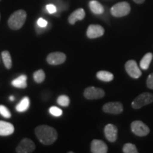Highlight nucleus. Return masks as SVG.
Segmentation results:
<instances>
[{"label": "nucleus", "mask_w": 153, "mask_h": 153, "mask_svg": "<svg viewBox=\"0 0 153 153\" xmlns=\"http://www.w3.org/2000/svg\"><path fill=\"white\" fill-rule=\"evenodd\" d=\"M35 133L37 138L45 145L54 143L57 139V132L54 128L46 125L38 126L36 128Z\"/></svg>", "instance_id": "nucleus-1"}, {"label": "nucleus", "mask_w": 153, "mask_h": 153, "mask_svg": "<svg viewBox=\"0 0 153 153\" xmlns=\"http://www.w3.org/2000/svg\"><path fill=\"white\" fill-rule=\"evenodd\" d=\"M26 17H27V14H26V11L23 9L16 11L9 18V27L14 30L20 29L24 26L26 20Z\"/></svg>", "instance_id": "nucleus-2"}, {"label": "nucleus", "mask_w": 153, "mask_h": 153, "mask_svg": "<svg viewBox=\"0 0 153 153\" xmlns=\"http://www.w3.org/2000/svg\"><path fill=\"white\" fill-rule=\"evenodd\" d=\"M131 6L127 1H120L113 6L111 9L112 16L115 17H123L127 16L131 12Z\"/></svg>", "instance_id": "nucleus-3"}, {"label": "nucleus", "mask_w": 153, "mask_h": 153, "mask_svg": "<svg viewBox=\"0 0 153 153\" xmlns=\"http://www.w3.org/2000/svg\"><path fill=\"white\" fill-rule=\"evenodd\" d=\"M153 102V94L151 93L145 92L137 96L132 102V107L135 109L142 108L143 106L150 104Z\"/></svg>", "instance_id": "nucleus-4"}, {"label": "nucleus", "mask_w": 153, "mask_h": 153, "mask_svg": "<svg viewBox=\"0 0 153 153\" xmlns=\"http://www.w3.org/2000/svg\"><path fill=\"white\" fill-rule=\"evenodd\" d=\"M131 128L132 132L139 137L146 136L150 133V128L148 126L145 125L141 120H134L132 122Z\"/></svg>", "instance_id": "nucleus-5"}, {"label": "nucleus", "mask_w": 153, "mask_h": 153, "mask_svg": "<svg viewBox=\"0 0 153 153\" xmlns=\"http://www.w3.org/2000/svg\"><path fill=\"white\" fill-rule=\"evenodd\" d=\"M36 149V145L31 140L24 138L21 141L16 148L17 153H30L33 152Z\"/></svg>", "instance_id": "nucleus-6"}, {"label": "nucleus", "mask_w": 153, "mask_h": 153, "mask_svg": "<svg viewBox=\"0 0 153 153\" xmlns=\"http://www.w3.org/2000/svg\"><path fill=\"white\" fill-rule=\"evenodd\" d=\"M104 96V91L101 88L89 87L84 91V97L87 99H99L103 98Z\"/></svg>", "instance_id": "nucleus-7"}, {"label": "nucleus", "mask_w": 153, "mask_h": 153, "mask_svg": "<svg viewBox=\"0 0 153 153\" xmlns=\"http://www.w3.org/2000/svg\"><path fill=\"white\" fill-rule=\"evenodd\" d=\"M125 68L129 76L134 79H138L142 75V72L135 60H130L128 61L125 65Z\"/></svg>", "instance_id": "nucleus-8"}, {"label": "nucleus", "mask_w": 153, "mask_h": 153, "mask_svg": "<svg viewBox=\"0 0 153 153\" xmlns=\"http://www.w3.org/2000/svg\"><path fill=\"white\" fill-rule=\"evenodd\" d=\"M47 62L51 65H58L65 62L66 60V55L62 52L51 53L48 55Z\"/></svg>", "instance_id": "nucleus-9"}, {"label": "nucleus", "mask_w": 153, "mask_h": 153, "mask_svg": "<svg viewBox=\"0 0 153 153\" xmlns=\"http://www.w3.org/2000/svg\"><path fill=\"white\" fill-rule=\"evenodd\" d=\"M103 111L106 114L117 115L123 112V107L120 102H108L104 105Z\"/></svg>", "instance_id": "nucleus-10"}, {"label": "nucleus", "mask_w": 153, "mask_h": 153, "mask_svg": "<svg viewBox=\"0 0 153 153\" xmlns=\"http://www.w3.org/2000/svg\"><path fill=\"white\" fill-rule=\"evenodd\" d=\"M104 28L100 25L91 24L87 28V36L90 39L99 38L104 35Z\"/></svg>", "instance_id": "nucleus-11"}, {"label": "nucleus", "mask_w": 153, "mask_h": 153, "mask_svg": "<svg viewBox=\"0 0 153 153\" xmlns=\"http://www.w3.org/2000/svg\"><path fill=\"white\" fill-rule=\"evenodd\" d=\"M106 138L111 143H114L117 140L118 128L114 124H107L104 128Z\"/></svg>", "instance_id": "nucleus-12"}, {"label": "nucleus", "mask_w": 153, "mask_h": 153, "mask_svg": "<svg viewBox=\"0 0 153 153\" xmlns=\"http://www.w3.org/2000/svg\"><path fill=\"white\" fill-rule=\"evenodd\" d=\"M91 151L93 153H106L108 152V147L104 141L94 140L91 144Z\"/></svg>", "instance_id": "nucleus-13"}, {"label": "nucleus", "mask_w": 153, "mask_h": 153, "mask_svg": "<svg viewBox=\"0 0 153 153\" xmlns=\"http://www.w3.org/2000/svg\"><path fill=\"white\" fill-rule=\"evenodd\" d=\"M85 11L82 8L76 9L68 17V22L70 24L74 25L77 21H81L85 19Z\"/></svg>", "instance_id": "nucleus-14"}, {"label": "nucleus", "mask_w": 153, "mask_h": 153, "mask_svg": "<svg viewBox=\"0 0 153 153\" xmlns=\"http://www.w3.org/2000/svg\"><path fill=\"white\" fill-rule=\"evenodd\" d=\"M14 132V127L9 122L0 120V135L1 136H8Z\"/></svg>", "instance_id": "nucleus-15"}, {"label": "nucleus", "mask_w": 153, "mask_h": 153, "mask_svg": "<svg viewBox=\"0 0 153 153\" xmlns=\"http://www.w3.org/2000/svg\"><path fill=\"white\" fill-rule=\"evenodd\" d=\"M27 76L24 74L23 75L19 76V77L16 78V79L13 80L11 82V85L14 86V87L19 88V89H25L27 87Z\"/></svg>", "instance_id": "nucleus-16"}, {"label": "nucleus", "mask_w": 153, "mask_h": 153, "mask_svg": "<svg viewBox=\"0 0 153 153\" xmlns=\"http://www.w3.org/2000/svg\"><path fill=\"white\" fill-rule=\"evenodd\" d=\"M89 8L95 14H101L104 11V8L103 5L99 1H95V0H93L89 2Z\"/></svg>", "instance_id": "nucleus-17"}, {"label": "nucleus", "mask_w": 153, "mask_h": 153, "mask_svg": "<svg viewBox=\"0 0 153 153\" xmlns=\"http://www.w3.org/2000/svg\"><path fill=\"white\" fill-rule=\"evenodd\" d=\"M97 77L101 81L108 82L114 79V76L111 72L106 71V70H101L97 73Z\"/></svg>", "instance_id": "nucleus-18"}, {"label": "nucleus", "mask_w": 153, "mask_h": 153, "mask_svg": "<svg viewBox=\"0 0 153 153\" xmlns=\"http://www.w3.org/2000/svg\"><path fill=\"white\" fill-rule=\"evenodd\" d=\"M152 58L153 55L152 53H146V54L143 56L142 60H140V68H142L143 70H148L149 67H150V65Z\"/></svg>", "instance_id": "nucleus-19"}, {"label": "nucleus", "mask_w": 153, "mask_h": 153, "mask_svg": "<svg viewBox=\"0 0 153 153\" xmlns=\"http://www.w3.org/2000/svg\"><path fill=\"white\" fill-rule=\"evenodd\" d=\"M29 98L28 97H25L16 106V109L19 112H24L26 110H28V108H29Z\"/></svg>", "instance_id": "nucleus-20"}, {"label": "nucleus", "mask_w": 153, "mask_h": 153, "mask_svg": "<svg viewBox=\"0 0 153 153\" xmlns=\"http://www.w3.org/2000/svg\"><path fill=\"white\" fill-rule=\"evenodd\" d=\"M1 57H2L4 65L6 68L9 69L12 67V60H11V56L10 53L7 51H4L1 53Z\"/></svg>", "instance_id": "nucleus-21"}, {"label": "nucleus", "mask_w": 153, "mask_h": 153, "mask_svg": "<svg viewBox=\"0 0 153 153\" xmlns=\"http://www.w3.org/2000/svg\"><path fill=\"white\" fill-rule=\"evenodd\" d=\"M45 79V74L43 70H38L33 73V79L36 83H42Z\"/></svg>", "instance_id": "nucleus-22"}, {"label": "nucleus", "mask_w": 153, "mask_h": 153, "mask_svg": "<svg viewBox=\"0 0 153 153\" xmlns=\"http://www.w3.org/2000/svg\"><path fill=\"white\" fill-rule=\"evenodd\" d=\"M123 152L124 153H137V149L135 145L132 143H126L123 148Z\"/></svg>", "instance_id": "nucleus-23"}, {"label": "nucleus", "mask_w": 153, "mask_h": 153, "mask_svg": "<svg viewBox=\"0 0 153 153\" xmlns=\"http://www.w3.org/2000/svg\"><path fill=\"white\" fill-rule=\"evenodd\" d=\"M57 102L62 106H68L70 104V98L66 95H61L57 98Z\"/></svg>", "instance_id": "nucleus-24"}, {"label": "nucleus", "mask_w": 153, "mask_h": 153, "mask_svg": "<svg viewBox=\"0 0 153 153\" xmlns=\"http://www.w3.org/2000/svg\"><path fill=\"white\" fill-rule=\"evenodd\" d=\"M0 114L6 118H11V114L10 111H9L8 108H7L4 105H0Z\"/></svg>", "instance_id": "nucleus-25"}, {"label": "nucleus", "mask_w": 153, "mask_h": 153, "mask_svg": "<svg viewBox=\"0 0 153 153\" xmlns=\"http://www.w3.org/2000/svg\"><path fill=\"white\" fill-rule=\"evenodd\" d=\"M49 112L51 115L56 116V117H59V116H62V111L61 110L60 108H59L58 107L56 106L51 107L49 109Z\"/></svg>", "instance_id": "nucleus-26"}, {"label": "nucleus", "mask_w": 153, "mask_h": 153, "mask_svg": "<svg viewBox=\"0 0 153 153\" xmlns=\"http://www.w3.org/2000/svg\"><path fill=\"white\" fill-rule=\"evenodd\" d=\"M37 26L41 28H46L48 26V22L43 18H39L37 21Z\"/></svg>", "instance_id": "nucleus-27"}, {"label": "nucleus", "mask_w": 153, "mask_h": 153, "mask_svg": "<svg viewBox=\"0 0 153 153\" xmlns=\"http://www.w3.org/2000/svg\"><path fill=\"white\" fill-rule=\"evenodd\" d=\"M147 86L149 89H153V73L150 74L147 79Z\"/></svg>", "instance_id": "nucleus-28"}, {"label": "nucleus", "mask_w": 153, "mask_h": 153, "mask_svg": "<svg viewBox=\"0 0 153 153\" xmlns=\"http://www.w3.org/2000/svg\"><path fill=\"white\" fill-rule=\"evenodd\" d=\"M46 10L49 14H54L57 11V8L54 4H48L46 6Z\"/></svg>", "instance_id": "nucleus-29"}, {"label": "nucleus", "mask_w": 153, "mask_h": 153, "mask_svg": "<svg viewBox=\"0 0 153 153\" xmlns=\"http://www.w3.org/2000/svg\"><path fill=\"white\" fill-rule=\"evenodd\" d=\"M133 1L136 4H143L145 2V0H133Z\"/></svg>", "instance_id": "nucleus-30"}, {"label": "nucleus", "mask_w": 153, "mask_h": 153, "mask_svg": "<svg viewBox=\"0 0 153 153\" xmlns=\"http://www.w3.org/2000/svg\"><path fill=\"white\" fill-rule=\"evenodd\" d=\"M9 99H10V101H13L14 100V96H11V97H9Z\"/></svg>", "instance_id": "nucleus-31"}, {"label": "nucleus", "mask_w": 153, "mask_h": 153, "mask_svg": "<svg viewBox=\"0 0 153 153\" xmlns=\"http://www.w3.org/2000/svg\"><path fill=\"white\" fill-rule=\"evenodd\" d=\"M0 19H1V14H0Z\"/></svg>", "instance_id": "nucleus-32"}, {"label": "nucleus", "mask_w": 153, "mask_h": 153, "mask_svg": "<svg viewBox=\"0 0 153 153\" xmlns=\"http://www.w3.org/2000/svg\"><path fill=\"white\" fill-rule=\"evenodd\" d=\"M0 1H1V0H0Z\"/></svg>", "instance_id": "nucleus-33"}]
</instances>
